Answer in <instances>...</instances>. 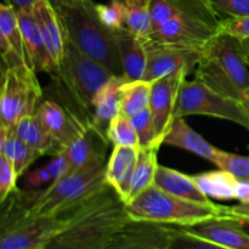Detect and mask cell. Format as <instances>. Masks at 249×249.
Masks as SVG:
<instances>
[{
    "label": "cell",
    "mask_w": 249,
    "mask_h": 249,
    "mask_svg": "<svg viewBox=\"0 0 249 249\" xmlns=\"http://www.w3.org/2000/svg\"><path fill=\"white\" fill-rule=\"evenodd\" d=\"M187 116L213 117L249 128V116L243 102L220 95L197 79L185 80L179 92L175 118Z\"/></svg>",
    "instance_id": "10"
},
{
    "label": "cell",
    "mask_w": 249,
    "mask_h": 249,
    "mask_svg": "<svg viewBox=\"0 0 249 249\" xmlns=\"http://www.w3.org/2000/svg\"><path fill=\"white\" fill-rule=\"evenodd\" d=\"M195 79L220 95L245 102L249 99L248 65L237 38L219 33L202 50Z\"/></svg>",
    "instance_id": "4"
},
{
    "label": "cell",
    "mask_w": 249,
    "mask_h": 249,
    "mask_svg": "<svg viewBox=\"0 0 249 249\" xmlns=\"http://www.w3.org/2000/svg\"><path fill=\"white\" fill-rule=\"evenodd\" d=\"M121 57L123 75L128 80L143 79L147 63L146 43L126 28L113 31Z\"/></svg>",
    "instance_id": "22"
},
{
    "label": "cell",
    "mask_w": 249,
    "mask_h": 249,
    "mask_svg": "<svg viewBox=\"0 0 249 249\" xmlns=\"http://www.w3.org/2000/svg\"><path fill=\"white\" fill-rule=\"evenodd\" d=\"M66 36L83 53L104 65L114 75H123L121 57L113 31L107 28L95 10V2L56 7Z\"/></svg>",
    "instance_id": "5"
},
{
    "label": "cell",
    "mask_w": 249,
    "mask_h": 249,
    "mask_svg": "<svg viewBox=\"0 0 249 249\" xmlns=\"http://www.w3.org/2000/svg\"><path fill=\"white\" fill-rule=\"evenodd\" d=\"M221 32L228 33L235 38H249V17L240 18H223Z\"/></svg>",
    "instance_id": "38"
},
{
    "label": "cell",
    "mask_w": 249,
    "mask_h": 249,
    "mask_svg": "<svg viewBox=\"0 0 249 249\" xmlns=\"http://www.w3.org/2000/svg\"><path fill=\"white\" fill-rule=\"evenodd\" d=\"M0 49L6 67L15 65L29 67L17 11L7 2L0 5Z\"/></svg>",
    "instance_id": "19"
},
{
    "label": "cell",
    "mask_w": 249,
    "mask_h": 249,
    "mask_svg": "<svg viewBox=\"0 0 249 249\" xmlns=\"http://www.w3.org/2000/svg\"><path fill=\"white\" fill-rule=\"evenodd\" d=\"M39 119L53 140L60 146V151L83 130L89 121L84 122L53 100H44L36 109Z\"/></svg>",
    "instance_id": "17"
},
{
    "label": "cell",
    "mask_w": 249,
    "mask_h": 249,
    "mask_svg": "<svg viewBox=\"0 0 249 249\" xmlns=\"http://www.w3.org/2000/svg\"><path fill=\"white\" fill-rule=\"evenodd\" d=\"M108 143L107 136L95 128L89 121L83 130H80L61 152L67 157L71 164V172H75L106 164Z\"/></svg>",
    "instance_id": "14"
},
{
    "label": "cell",
    "mask_w": 249,
    "mask_h": 249,
    "mask_svg": "<svg viewBox=\"0 0 249 249\" xmlns=\"http://www.w3.org/2000/svg\"><path fill=\"white\" fill-rule=\"evenodd\" d=\"M33 15L36 19L39 29L43 36L48 53L56 71V79L58 78L61 63L66 51L67 36L61 17L56 7L49 0H40L34 6Z\"/></svg>",
    "instance_id": "16"
},
{
    "label": "cell",
    "mask_w": 249,
    "mask_h": 249,
    "mask_svg": "<svg viewBox=\"0 0 249 249\" xmlns=\"http://www.w3.org/2000/svg\"><path fill=\"white\" fill-rule=\"evenodd\" d=\"M221 18L249 17V0H209Z\"/></svg>",
    "instance_id": "37"
},
{
    "label": "cell",
    "mask_w": 249,
    "mask_h": 249,
    "mask_svg": "<svg viewBox=\"0 0 249 249\" xmlns=\"http://www.w3.org/2000/svg\"><path fill=\"white\" fill-rule=\"evenodd\" d=\"M107 139L113 146L140 147L138 134L131 123L130 117L121 113L111 122L107 129Z\"/></svg>",
    "instance_id": "31"
},
{
    "label": "cell",
    "mask_w": 249,
    "mask_h": 249,
    "mask_svg": "<svg viewBox=\"0 0 249 249\" xmlns=\"http://www.w3.org/2000/svg\"><path fill=\"white\" fill-rule=\"evenodd\" d=\"M125 5V28L143 41H147L152 29L148 0H123Z\"/></svg>",
    "instance_id": "30"
},
{
    "label": "cell",
    "mask_w": 249,
    "mask_h": 249,
    "mask_svg": "<svg viewBox=\"0 0 249 249\" xmlns=\"http://www.w3.org/2000/svg\"><path fill=\"white\" fill-rule=\"evenodd\" d=\"M125 80V77L113 75L94 99L90 122L105 135L111 122L122 113V85Z\"/></svg>",
    "instance_id": "21"
},
{
    "label": "cell",
    "mask_w": 249,
    "mask_h": 249,
    "mask_svg": "<svg viewBox=\"0 0 249 249\" xmlns=\"http://www.w3.org/2000/svg\"><path fill=\"white\" fill-rule=\"evenodd\" d=\"M175 226L129 220L107 243L106 249H170Z\"/></svg>",
    "instance_id": "13"
},
{
    "label": "cell",
    "mask_w": 249,
    "mask_h": 249,
    "mask_svg": "<svg viewBox=\"0 0 249 249\" xmlns=\"http://www.w3.org/2000/svg\"><path fill=\"white\" fill-rule=\"evenodd\" d=\"M10 202L11 203H9L1 216L0 249H41L72 221L80 209L87 206L85 204L72 213L38 215L27 213L14 201Z\"/></svg>",
    "instance_id": "7"
},
{
    "label": "cell",
    "mask_w": 249,
    "mask_h": 249,
    "mask_svg": "<svg viewBox=\"0 0 249 249\" xmlns=\"http://www.w3.org/2000/svg\"><path fill=\"white\" fill-rule=\"evenodd\" d=\"M130 119L134 128H135L136 134H138L140 147H146V146L151 145L160 146L157 141V131H156L150 108L142 109L141 112L130 117Z\"/></svg>",
    "instance_id": "34"
},
{
    "label": "cell",
    "mask_w": 249,
    "mask_h": 249,
    "mask_svg": "<svg viewBox=\"0 0 249 249\" xmlns=\"http://www.w3.org/2000/svg\"><path fill=\"white\" fill-rule=\"evenodd\" d=\"M18 174L14 164L5 156L0 155V202L5 203L17 189Z\"/></svg>",
    "instance_id": "36"
},
{
    "label": "cell",
    "mask_w": 249,
    "mask_h": 249,
    "mask_svg": "<svg viewBox=\"0 0 249 249\" xmlns=\"http://www.w3.org/2000/svg\"><path fill=\"white\" fill-rule=\"evenodd\" d=\"M105 165L71 172L41 191H29L12 199L24 212L38 215L72 213L89 203L105 187Z\"/></svg>",
    "instance_id": "3"
},
{
    "label": "cell",
    "mask_w": 249,
    "mask_h": 249,
    "mask_svg": "<svg viewBox=\"0 0 249 249\" xmlns=\"http://www.w3.org/2000/svg\"><path fill=\"white\" fill-rule=\"evenodd\" d=\"M11 128L22 141H24L27 145L38 151L41 156H53L60 152V146L53 140V136L49 134V131L43 125L36 113L23 117Z\"/></svg>",
    "instance_id": "26"
},
{
    "label": "cell",
    "mask_w": 249,
    "mask_h": 249,
    "mask_svg": "<svg viewBox=\"0 0 249 249\" xmlns=\"http://www.w3.org/2000/svg\"><path fill=\"white\" fill-rule=\"evenodd\" d=\"M146 48L147 63L143 79L147 82H156L180 71L191 73L196 70L202 53L201 50L168 44L146 43Z\"/></svg>",
    "instance_id": "11"
},
{
    "label": "cell",
    "mask_w": 249,
    "mask_h": 249,
    "mask_svg": "<svg viewBox=\"0 0 249 249\" xmlns=\"http://www.w3.org/2000/svg\"><path fill=\"white\" fill-rule=\"evenodd\" d=\"M214 165L235 175L238 180L249 181V156H241L219 150Z\"/></svg>",
    "instance_id": "33"
},
{
    "label": "cell",
    "mask_w": 249,
    "mask_h": 249,
    "mask_svg": "<svg viewBox=\"0 0 249 249\" xmlns=\"http://www.w3.org/2000/svg\"><path fill=\"white\" fill-rule=\"evenodd\" d=\"M163 143L189 151L213 164L219 152V148L209 143L203 136L194 130L182 117H178L173 121Z\"/></svg>",
    "instance_id": "23"
},
{
    "label": "cell",
    "mask_w": 249,
    "mask_h": 249,
    "mask_svg": "<svg viewBox=\"0 0 249 249\" xmlns=\"http://www.w3.org/2000/svg\"><path fill=\"white\" fill-rule=\"evenodd\" d=\"M0 155L14 164L18 177H22L32 164L41 157L40 153L27 145L14 133L11 126L0 123Z\"/></svg>",
    "instance_id": "25"
},
{
    "label": "cell",
    "mask_w": 249,
    "mask_h": 249,
    "mask_svg": "<svg viewBox=\"0 0 249 249\" xmlns=\"http://www.w3.org/2000/svg\"><path fill=\"white\" fill-rule=\"evenodd\" d=\"M155 185L168 194L187 201L203 204L213 203L211 198L207 197L197 186L194 175H186L173 168L160 165L156 174Z\"/></svg>",
    "instance_id": "24"
},
{
    "label": "cell",
    "mask_w": 249,
    "mask_h": 249,
    "mask_svg": "<svg viewBox=\"0 0 249 249\" xmlns=\"http://www.w3.org/2000/svg\"><path fill=\"white\" fill-rule=\"evenodd\" d=\"M236 201L249 202V181L238 180L236 185Z\"/></svg>",
    "instance_id": "43"
},
{
    "label": "cell",
    "mask_w": 249,
    "mask_h": 249,
    "mask_svg": "<svg viewBox=\"0 0 249 249\" xmlns=\"http://www.w3.org/2000/svg\"><path fill=\"white\" fill-rule=\"evenodd\" d=\"M152 82L145 79L125 80L122 85V113L133 117L142 109L148 108Z\"/></svg>",
    "instance_id": "29"
},
{
    "label": "cell",
    "mask_w": 249,
    "mask_h": 249,
    "mask_svg": "<svg viewBox=\"0 0 249 249\" xmlns=\"http://www.w3.org/2000/svg\"><path fill=\"white\" fill-rule=\"evenodd\" d=\"M243 104H245V106H246V109H247V112H248V116H249V99H248V100H246V101L243 102ZM247 130L249 131V128L247 129Z\"/></svg>",
    "instance_id": "46"
},
{
    "label": "cell",
    "mask_w": 249,
    "mask_h": 249,
    "mask_svg": "<svg viewBox=\"0 0 249 249\" xmlns=\"http://www.w3.org/2000/svg\"><path fill=\"white\" fill-rule=\"evenodd\" d=\"M55 7H66V6H77V5L85 4V2L92 1V0H49Z\"/></svg>",
    "instance_id": "44"
},
{
    "label": "cell",
    "mask_w": 249,
    "mask_h": 249,
    "mask_svg": "<svg viewBox=\"0 0 249 249\" xmlns=\"http://www.w3.org/2000/svg\"><path fill=\"white\" fill-rule=\"evenodd\" d=\"M170 249H228L212 241L202 238L185 230L184 228L175 226L170 240Z\"/></svg>",
    "instance_id": "35"
},
{
    "label": "cell",
    "mask_w": 249,
    "mask_h": 249,
    "mask_svg": "<svg viewBox=\"0 0 249 249\" xmlns=\"http://www.w3.org/2000/svg\"><path fill=\"white\" fill-rule=\"evenodd\" d=\"M238 41H240L241 51H242L243 57H245L246 62H247V65H248V67H249V38L238 39Z\"/></svg>",
    "instance_id": "45"
},
{
    "label": "cell",
    "mask_w": 249,
    "mask_h": 249,
    "mask_svg": "<svg viewBox=\"0 0 249 249\" xmlns=\"http://www.w3.org/2000/svg\"><path fill=\"white\" fill-rule=\"evenodd\" d=\"M40 0H5L9 5H11L17 12L18 11H33L36 6Z\"/></svg>",
    "instance_id": "42"
},
{
    "label": "cell",
    "mask_w": 249,
    "mask_h": 249,
    "mask_svg": "<svg viewBox=\"0 0 249 249\" xmlns=\"http://www.w3.org/2000/svg\"><path fill=\"white\" fill-rule=\"evenodd\" d=\"M19 26L23 33L24 48L27 53V62L34 72L48 73L53 79H56V71L48 53L43 36L39 29L33 11H18Z\"/></svg>",
    "instance_id": "20"
},
{
    "label": "cell",
    "mask_w": 249,
    "mask_h": 249,
    "mask_svg": "<svg viewBox=\"0 0 249 249\" xmlns=\"http://www.w3.org/2000/svg\"><path fill=\"white\" fill-rule=\"evenodd\" d=\"M140 147L114 146L105 167V180L126 203Z\"/></svg>",
    "instance_id": "18"
},
{
    "label": "cell",
    "mask_w": 249,
    "mask_h": 249,
    "mask_svg": "<svg viewBox=\"0 0 249 249\" xmlns=\"http://www.w3.org/2000/svg\"><path fill=\"white\" fill-rule=\"evenodd\" d=\"M100 21L111 31L125 28V5L123 0H109L107 4H95Z\"/></svg>",
    "instance_id": "32"
},
{
    "label": "cell",
    "mask_w": 249,
    "mask_h": 249,
    "mask_svg": "<svg viewBox=\"0 0 249 249\" xmlns=\"http://www.w3.org/2000/svg\"><path fill=\"white\" fill-rule=\"evenodd\" d=\"M46 168L50 172L51 177H53V181L57 179H61V178L66 177L67 174L71 173V164L68 162L67 157L65 156L63 152H58L56 155L53 156L50 160L46 163Z\"/></svg>",
    "instance_id": "39"
},
{
    "label": "cell",
    "mask_w": 249,
    "mask_h": 249,
    "mask_svg": "<svg viewBox=\"0 0 249 249\" xmlns=\"http://www.w3.org/2000/svg\"><path fill=\"white\" fill-rule=\"evenodd\" d=\"M41 97L36 72L24 65L5 67L0 89V123L14 126L23 117L36 113Z\"/></svg>",
    "instance_id": "9"
},
{
    "label": "cell",
    "mask_w": 249,
    "mask_h": 249,
    "mask_svg": "<svg viewBox=\"0 0 249 249\" xmlns=\"http://www.w3.org/2000/svg\"><path fill=\"white\" fill-rule=\"evenodd\" d=\"M152 29L146 43L203 50L221 33L223 18L209 0H148Z\"/></svg>",
    "instance_id": "1"
},
{
    "label": "cell",
    "mask_w": 249,
    "mask_h": 249,
    "mask_svg": "<svg viewBox=\"0 0 249 249\" xmlns=\"http://www.w3.org/2000/svg\"><path fill=\"white\" fill-rule=\"evenodd\" d=\"M189 74V71H180L152 82L148 108L152 114L153 123L157 131V141L160 146L164 142V138L175 119V108L180 89Z\"/></svg>",
    "instance_id": "12"
},
{
    "label": "cell",
    "mask_w": 249,
    "mask_h": 249,
    "mask_svg": "<svg viewBox=\"0 0 249 249\" xmlns=\"http://www.w3.org/2000/svg\"><path fill=\"white\" fill-rule=\"evenodd\" d=\"M53 181V179L49 169L46 168V165H43V167L27 173L26 178H24V186L29 187V189H39L44 185H50Z\"/></svg>",
    "instance_id": "40"
},
{
    "label": "cell",
    "mask_w": 249,
    "mask_h": 249,
    "mask_svg": "<svg viewBox=\"0 0 249 249\" xmlns=\"http://www.w3.org/2000/svg\"><path fill=\"white\" fill-rule=\"evenodd\" d=\"M247 225V221L224 214L184 229L228 249H249Z\"/></svg>",
    "instance_id": "15"
},
{
    "label": "cell",
    "mask_w": 249,
    "mask_h": 249,
    "mask_svg": "<svg viewBox=\"0 0 249 249\" xmlns=\"http://www.w3.org/2000/svg\"><path fill=\"white\" fill-rule=\"evenodd\" d=\"M113 75L104 65L83 53L67 39L57 82L65 85L77 106L90 117L95 96Z\"/></svg>",
    "instance_id": "8"
},
{
    "label": "cell",
    "mask_w": 249,
    "mask_h": 249,
    "mask_svg": "<svg viewBox=\"0 0 249 249\" xmlns=\"http://www.w3.org/2000/svg\"><path fill=\"white\" fill-rule=\"evenodd\" d=\"M160 146L151 145L146 147H140L138 163H136L135 172H134L133 181H131L130 194L126 201L128 203L130 199L135 198L138 195L145 191L146 189L155 185L156 174L160 164H158V151Z\"/></svg>",
    "instance_id": "28"
},
{
    "label": "cell",
    "mask_w": 249,
    "mask_h": 249,
    "mask_svg": "<svg viewBox=\"0 0 249 249\" xmlns=\"http://www.w3.org/2000/svg\"><path fill=\"white\" fill-rule=\"evenodd\" d=\"M129 220L125 202L107 185L41 249H106L112 236Z\"/></svg>",
    "instance_id": "2"
},
{
    "label": "cell",
    "mask_w": 249,
    "mask_h": 249,
    "mask_svg": "<svg viewBox=\"0 0 249 249\" xmlns=\"http://www.w3.org/2000/svg\"><path fill=\"white\" fill-rule=\"evenodd\" d=\"M194 179L199 190L209 198L218 201L236 199V185L238 179L228 170L218 168L216 170L194 175Z\"/></svg>",
    "instance_id": "27"
},
{
    "label": "cell",
    "mask_w": 249,
    "mask_h": 249,
    "mask_svg": "<svg viewBox=\"0 0 249 249\" xmlns=\"http://www.w3.org/2000/svg\"><path fill=\"white\" fill-rule=\"evenodd\" d=\"M225 214L249 223V202H240L235 206L226 207Z\"/></svg>",
    "instance_id": "41"
},
{
    "label": "cell",
    "mask_w": 249,
    "mask_h": 249,
    "mask_svg": "<svg viewBox=\"0 0 249 249\" xmlns=\"http://www.w3.org/2000/svg\"><path fill=\"white\" fill-rule=\"evenodd\" d=\"M125 206L131 220L150 221L179 228H187L224 215L226 208L215 203L203 204L187 201L163 191L156 185L130 199Z\"/></svg>",
    "instance_id": "6"
}]
</instances>
